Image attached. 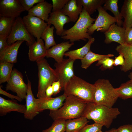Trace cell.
I'll return each mask as SVG.
<instances>
[{
	"instance_id": "ab89813d",
	"label": "cell",
	"mask_w": 132,
	"mask_h": 132,
	"mask_svg": "<svg viewBox=\"0 0 132 132\" xmlns=\"http://www.w3.org/2000/svg\"><path fill=\"white\" fill-rule=\"evenodd\" d=\"M53 91V95L55 96L62 90L61 85L59 80L54 82L51 85Z\"/></svg>"
},
{
	"instance_id": "74e56055",
	"label": "cell",
	"mask_w": 132,
	"mask_h": 132,
	"mask_svg": "<svg viewBox=\"0 0 132 132\" xmlns=\"http://www.w3.org/2000/svg\"><path fill=\"white\" fill-rule=\"evenodd\" d=\"M44 0H19L25 11H28L35 4L44 1Z\"/></svg>"
},
{
	"instance_id": "4316f807",
	"label": "cell",
	"mask_w": 132,
	"mask_h": 132,
	"mask_svg": "<svg viewBox=\"0 0 132 132\" xmlns=\"http://www.w3.org/2000/svg\"><path fill=\"white\" fill-rule=\"evenodd\" d=\"M105 0H77L78 5L82 7L89 15L94 13L104 3Z\"/></svg>"
},
{
	"instance_id": "7a4b0ae2",
	"label": "cell",
	"mask_w": 132,
	"mask_h": 132,
	"mask_svg": "<svg viewBox=\"0 0 132 132\" xmlns=\"http://www.w3.org/2000/svg\"><path fill=\"white\" fill-rule=\"evenodd\" d=\"M87 103L73 95H69L63 106L57 110H50L49 115L54 121L78 118L82 116Z\"/></svg>"
},
{
	"instance_id": "f1b7e54d",
	"label": "cell",
	"mask_w": 132,
	"mask_h": 132,
	"mask_svg": "<svg viewBox=\"0 0 132 132\" xmlns=\"http://www.w3.org/2000/svg\"><path fill=\"white\" fill-rule=\"evenodd\" d=\"M118 0H105L103 7L106 11L109 10L112 12L116 20V24L121 26L123 22L122 20L123 18L121 16L118 10Z\"/></svg>"
},
{
	"instance_id": "ba28073f",
	"label": "cell",
	"mask_w": 132,
	"mask_h": 132,
	"mask_svg": "<svg viewBox=\"0 0 132 132\" xmlns=\"http://www.w3.org/2000/svg\"><path fill=\"white\" fill-rule=\"evenodd\" d=\"M7 90L16 93L22 99H25L28 89L27 84L24 82L22 74L15 69L13 70L10 79L6 87Z\"/></svg>"
},
{
	"instance_id": "9c48e42d",
	"label": "cell",
	"mask_w": 132,
	"mask_h": 132,
	"mask_svg": "<svg viewBox=\"0 0 132 132\" xmlns=\"http://www.w3.org/2000/svg\"><path fill=\"white\" fill-rule=\"evenodd\" d=\"M97 10L98 12V16L94 23L88 29V33L90 35L96 30L104 33L111 25L117 22L115 17L109 14L101 6Z\"/></svg>"
},
{
	"instance_id": "e575fe53",
	"label": "cell",
	"mask_w": 132,
	"mask_h": 132,
	"mask_svg": "<svg viewBox=\"0 0 132 132\" xmlns=\"http://www.w3.org/2000/svg\"><path fill=\"white\" fill-rule=\"evenodd\" d=\"M114 62L113 59L109 57H106L98 61L95 65L100 66L99 69L101 70H105L107 69H112L113 68Z\"/></svg>"
},
{
	"instance_id": "7bdbcfd3",
	"label": "cell",
	"mask_w": 132,
	"mask_h": 132,
	"mask_svg": "<svg viewBox=\"0 0 132 132\" xmlns=\"http://www.w3.org/2000/svg\"><path fill=\"white\" fill-rule=\"evenodd\" d=\"M0 94L6 96L11 99H15L20 102H21L22 100V99L17 96L12 95L4 90L2 89L1 86L0 87Z\"/></svg>"
},
{
	"instance_id": "5b68a950",
	"label": "cell",
	"mask_w": 132,
	"mask_h": 132,
	"mask_svg": "<svg viewBox=\"0 0 132 132\" xmlns=\"http://www.w3.org/2000/svg\"><path fill=\"white\" fill-rule=\"evenodd\" d=\"M94 84L95 89L93 102L97 105L112 108L119 98L115 88L107 79H99Z\"/></svg>"
},
{
	"instance_id": "7c38bea8",
	"label": "cell",
	"mask_w": 132,
	"mask_h": 132,
	"mask_svg": "<svg viewBox=\"0 0 132 132\" xmlns=\"http://www.w3.org/2000/svg\"><path fill=\"white\" fill-rule=\"evenodd\" d=\"M25 11L19 0H0V16L16 18Z\"/></svg>"
},
{
	"instance_id": "8992f818",
	"label": "cell",
	"mask_w": 132,
	"mask_h": 132,
	"mask_svg": "<svg viewBox=\"0 0 132 132\" xmlns=\"http://www.w3.org/2000/svg\"><path fill=\"white\" fill-rule=\"evenodd\" d=\"M38 69V84L37 97L38 98L46 95L45 92L47 87L54 81L59 80L58 75L55 69L50 66L44 58L36 61Z\"/></svg>"
},
{
	"instance_id": "d590c367",
	"label": "cell",
	"mask_w": 132,
	"mask_h": 132,
	"mask_svg": "<svg viewBox=\"0 0 132 132\" xmlns=\"http://www.w3.org/2000/svg\"><path fill=\"white\" fill-rule=\"evenodd\" d=\"M103 126L96 123L87 124L78 132H98L101 131Z\"/></svg>"
},
{
	"instance_id": "f6af8a7d",
	"label": "cell",
	"mask_w": 132,
	"mask_h": 132,
	"mask_svg": "<svg viewBox=\"0 0 132 132\" xmlns=\"http://www.w3.org/2000/svg\"><path fill=\"white\" fill-rule=\"evenodd\" d=\"M46 96L48 98L51 97L53 95V91L51 85L48 86L46 89L45 92Z\"/></svg>"
},
{
	"instance_id": "3957f363",
	"label": "cell",
	"mask_w": 132,
	"mask_h": 132,
	"mask_svg": "<svg viewBox=\"0 0 132 132\" xmlns=\"http://www.w3.org/2000/svg\"><path fill=\"white\" fill-rule=\"evenodd\" d=\"M96 19L91 17L83 9L74 25L71 28L64 30L61 36V38L69 40L71 43L80 40L84 41L92 38L88 33V28Z\"/></svg>"
},
{
	"instance_id": "44dd1931",
	"label": "cell",
	"mask_w": 132,
	"mask_h": 132,
	"mask_svg": "<svg viewBox=\"0 0 132 132\" xmlns=\"http://www.w3.org/2000/svg\"><path fill=\"white\" fill-rule=\"evenodd\" d=\"M25 105L19 104L12 100L6 99L0 97V115H5L11 111H16L24 114L26 111Z\"/></svg>"
},
{
	"instance_id": "d4e9b609",
	"label": "cell",
	"mask_w": 132,
	"mask_h": 132,
	"mask_svg": "<svg viewBox=\"0 0 132 132\" xmlns=\"http://www.w3.org/2000/svg\"><path fill=\"white\" fill-rule=\"evenodd\" d=\"M120 14L124 18L122 24L125 29L132 27V0H125L122 6Z\"/></svg>"
},
{
	"instance_id": "c3c4849f",
	"label": "cell",
	"mask_w": 132,
	"mask_h": 132,
	"mask_svg": "<svg viewBox=\"0 0 132 132\" xmlns=\"http://www.w3.org/2000/svg\"><path fill=\"white\" fill-rule=\"evenodd\" d=\"M102 132V131L101 130V131H99V132Z\"/></svg>"
},
{
	"instance_id": "52a82bcc",
	"label": "cell",
	"mask_w": 132,
	"mask_h": 132,
	"mask_svg": "<svg viewBox=\"0 0 132 132\" xmlns=\"http://www.w3.org/2000/svg\"><path fill=\"white\" fill-rule=\"evenodd\" d=\"M19 41H25L29 45L35 41L33 37L29 32L20 17L16 18L10 33L7 37L8 45H11Z\"/></svg>"
},
{
	"instance_id": "603a6c76",
	"label": "cell",
	"mask_w": 132,
	"mask_h": 132,
	"mask_svg": "<svg viewBox=\"0 0 132 132\" xmlns=\"http://www.w3.org/2000/svg\"><path fill=\"white\" fill-rule=\"evenodd\" d=\"M82 9V6L77 5L76 0H69L61 11L69 17L70 22H75L78 19Z\"/></svg>"
},
{
	"instance_id": "f35d334b",
	"label": "cell",
	"mask_w": 132,
	"mask_h": 132,
	"mask_svg": "<svg viewBox=\"0 0 132 132\" xmlns=\"http://www.w3.org/2000/svg\"><path fill=\"white\" fill-rule=\"evenodd\" d=\"M124 39V44L132 45V27L125 29Z\"/></svg>"
},
{
	"instance_id": "9a60e30c",
	"label": "cell",
	"mask_w": 132,
	"mask_h": 132,
	"mask_svg": "<svg viewBox=\"0 0 132 132\" xmlns=\"http://www.w3.org/2000/svg\"><path fill=\"white\" fill-rule=\"evenodd\" d=\"M27 79L28 89L25 99L26 109L24 115L25 119L32 120L39 112L37 106L36 99L34 97L32 90L31 82L28 78Z\"/></svg>"
},
{
	"instance_id": "b9f144b4",
	"label": "cell",
	"mask_w": 132,
	"mask_h": 132,
	"mask_svg": "<svg viewBox=\"0 0 132 132\" xmlns=\"http://www.w3.org/2000/svg\"><path fill=\"white\" fill-rule=\"evenodd\" d=\"M7 40V37L0 36V52L3 51L9 45Z\"/></svg>"
},
{
	"instance_id": "4fadbf2b",
	"label": "cell",
	"mask_w": 132,
	"mask_h": 132,
	"mask_svg": "<svg viewBox=\"0 0 132 132\" xmlns=\"http://www.w3.org/2000/svg\"><path fill=\"white\" fill-rule=\"evenodd\" d=\"M67 96L64 93L55 98H48L45 95L37 99L36 102L39 112L45 110H57L63 105Z\"/></svg>"
},
{
	"instance_id": "7402d4cb",
	"label": "cell",
	"mask_w": 132,
	"mask_h": 132,
	"mask_svg": "<svg viewBox=\"0 0 132 132\" xmlns=\"http://www.w3.org/2000/svg\"><path fill=\"white\" fill-rule=\"evenodd\" d=\"M116 50L119 54L123 56L125 61L124 64L121 66V70L126 72L132 69V45L124 44L117 46Z\"/></svg>"
},
{
	"instance_id": "bcb514c9",
	"label": "cell",
	"mask_w": 132,
	"mask_h": 132,
	"mask_svg": "<svg viewBox=\"0 0 132 132\" xmlns=\"http://www.w3.org/2000/svg\"><path fill=\"white\" fill-rule=\"evenodd\" d=\"M105 132H118L117 129L113 128L110 130L106 131Z\"/></svg>"
},
{
	"instance_id": "836d02e7",
	"label": "cell",
	"mask_w": 132,
	"mask_h": 132,
	"mask_svg": "<svg viewBox=\"0 0 132 132\" xmlns=\"http://www.w3.org/2000/svg\"><path fill=\"white\" fill-rule=\"evenodd\" d=\"M66 120L57 119L54 120L51 125L48 128L43 130L42 132H65Z\"/></svg>"
},
{
	"instance_id": "5bb4252c",
	"label": "cell",
	"mask_w": 132,
	"mask_h": 132,
	"mask_svg": "<svg viewBox=\"0 0 132 132\" xmlns=\"http://www.w3.org/2000/svg\"><path fill=\"white\" fill-rule=\"evenodd\" d=\"M125 30L123 27L119 26L115 23H113L104 32L105 43L109 44L112 42H115L120 45L123 44L124 43Z\"/></svg>"
},
{
	"instance_id": "ac0fdd59",
	"label": "cell",
	"mask_w": 132,
	"mask_h": 132,
	"mask_svg": "<svg viewBox=\"0 0 132 132\" xmlns=\"http://www.w3.org/2000/svg\"><path fill=\"white\" fill-rule=\"evenodd\" d=\"M52 8V5L44 0L33 6L28 11V14L37 17L47 22Z\"/></svg>"
},
{
	"instance_id": "7dc6e473",
	"label": "cell",
	"mask_w": 132,
	"mask_h": 132,
	"mask_svg": "<svg viewBox=\"0 0 132 132\" xmlns=\"http://www.w3.org/2000/svg\"><path fill=\"white\" fill-rule=\"evenodd\" d=\"M128 76L130 80L132 81V71L130 74Z\"/></svg>"
},
{
	"instance_id": "2e32d148",
	"label": "cell",
	"mask_w": 132,
	"mask_h": 132,
	"mask_svg": "<svg viewBox=\"0 0 132 132\" xmlns=\"http://www.w3.org/2000/svg\"><path fill=\"white\" fill-rule=\"evenodd\" d=\"M70 22L68 16L64 14L61 11H56L51 12L47 22L48 24H53L56 29V35L61 36L65 30L64 25Z\"/></svg>"
},
{
	"instance_id": "60d3db41",
	"label": "cell",
	"mask_w": 132,
	"mask_h": 132,
	"mask_svg": "<svg viewBox=\"0 0 132 132\" xmlns=\"http://www.w3.org/2000/svg\"><path fill=\"white\" fill-rule=\"evenodd\" d=\"M124 59L123 55L121 54L118 56L115 57L114 60V66H117L120 65L121 66H123L124 64Z\"/></svg>"
},
{
	"instance_id": "ffe728a7",
	"label": "cell",
	"mask_w": 132,
	"mask_h": 132,
	"mask_svg": "<svg viewBox=\"0 0 132 132\" xmlns=\"http://www.w3.org/2000/svg\"><path fill=\"white\" fill-rule=\"evenodd\" d=\"M29 48L28 57L31 61H36L46 56L47 50L41 38L29 45Z\"/></svg>"
},
{
	"instance_id": "484cf974",
	"label": "cell",
	"mask_w": 132,
	"mask_h": 132,
	"mask_svg": "<svg viewBox=\"0 0 132 132\" xmlns=\"http://www.w3.org/2000/svg\"><path fill=\"white\" fill-rule=\"evenodd\" d=\"M88 121L86 117H80L66 120L65 132H78L87 124Z\"/></svg>"
},
{
	"instance_id": "8fae6325",
	"label": "cell",
	"mask_w": 132,
	"mask_h": 132,
	"mask_svg": "<svg viewBox=\"0 0 132 132\" xmlns=\"http://www.w3.org/2000/svg\"><path fill=\"white\" fill-rule=\"evenodd\" d=\"M29 32L37 40L41 38V35L47 26L48 24L37 17L28 14L22 18Z\"/></svg>"
},
{
	"instance_id": "4dcf8cb0",
	"label": "cell",
	"mask_w": 132,
	"mask_h": 132,
	"mask_svg": "<svg viewBox=\"0 0 132 132\" xmlns=\"http://www.w3.org/2000/svg\"><path fill=\"white\" fill-rule=\"evenodd\" d=\"M115 88L119 98L124 100L132 98V80L121 84L119 87Z\"/></svg>"
},
{
	"instance_id": "ee69618b",
	"label": "cell",
	"mask_w": 132,
	"mask_h": 132,
	"mask_svg": "<svg viewBox=\"0 0 132 132\" xmlns=\"http://www.w3.org/2000/svg\"><path fill=\"white\" fill-rule=\"evenodd\" d=\"M118 132H132V124L121 126L117 129Z\"/></svg>"
},
{
	"instance_id": "8d00e7d4",
	"label": "cell",
	"mask_w": 132,
	"mask_h": 132,
	"mask_svg": "<svg viewBox=\"0 0 132 132\" xmlns=\"http://www.w3.org/2000/svg\"><path fill=\"white\" fill-rule=\"evenodd\" d=\"M69 0H52V12L61 11Z\"/></svg>"
},
{
	"instance_id": "d6986e66",
	"label": "cell",
	"mask_w": 132,
	"mask_h": 132,
	"mask_svg": "<svg viewBox=\"0 0 132 132\" xmlns=\"http://www.w3.org/2000/svg\"><path fill=\"white\" fill-rule=\"evenodd\" d=\"M17 41L9 45L3 51L0 52V62H8L12 63L17 62L18 50L20 45L24 42Z\"/></svg>"
},
{
	"instance_id": "277c9868",
	"label": "cell",
	"mask_w": 132,
	"mask_h": 132,
	"mask_svg": "<svg viewBox=\"0 0 132 132\" xmlns=\"http://www.w3.org/2000/svg\"><path fill=\"white\" fill-rule=\"evenodd\" d=\"M95 89L94 84L90 83L75 75L64 87V93L73 95L87 103L93 102Z\"/></svg>"
},
{
	"instance_id": "1f68e13d",
	"label": "cell",
	"mask_w": 132,
	"mask_h": 132,
	"mask_svg": "<svg viewBox=\"0 0 132 132\" xmlns=\"http://www.w3.org/2000/svg\"><path fill=\"white\" fill-rule=\"evenodd\" d=\"M13 64L8 62H0V84L7 82L11 77Z\"/></svg>"
},
{
	"instance_id": "cb8c5ba5",
	"label": "cell",
	"mask_w": 132,
	"mask_h": 132,
	"mask_svg": "<svg viewBox=\"0 0 132 132\" xmlns=\"http://www.w3.org/2000/svg\"><path fill=\"white\" fill-rule=\"evenodd\" d=\"M95 40L93 37L89 39L87 43L82 47L66 52L64 54V56L74 60L77 59L81 60L90 51L91 46L94 43Z\"/></svg>"
},
{
	"instance_id": "83f0119b",
	"label": "cell",
	"mask_w": 132,
	"mask_h": 132,
	"mask_svg": "<svg viewBox=\"0 0 132 132\" xmlns=\"http://www.w3.org/2000/svg\"><path fill=\"white\" fill-rule=\"evenodd\" d=\"M114 56V55L111 54L107 55L98 54L93 52L90 50L83 59L81 60V66L83 68L87 69L92 63L96 61H98L105 57H110Z\"/></svg>"
},
{
	"instance_id": "d6a6232c",
	"label": "cell",
	"mask_w": 132,
	"mask_h": 132,
	"mask_svg": "<svg viewBox=\"0 0 132 132\" xmlns=\"http://www.w3.org/2000/svg\"><path fill=\"white\" fill-rule=\"evenodd\" d=\"M51 24H48L47 27L43 33L41 38L45 42V45L47 50L56 44L54 35V26L50 27Z\"/></svg>"
},
{
	"instance_id": "30bf717a",
	"label": "cell",
	"mask_w": 132,
	"mask_h": 132,
	"mask_svg": "<svg viewBox=\"0 0 132 132\" xmlns=\"http://www.w3.org/2000/svg\"><path fill=\"white\" fill-rule=\"evenodd\" d=\"M75 60L69 58L64 59L60 63L54 64L55 69L57 73L61 85L62 90L69 80L75 75L73 64Z\"/></svg>"
},
{
	"instance_id": "6da1fadb",
	"label": "cell",
	"mask_w": 132,
	"mask_h": 132,
	"mask_svg": "<svg viewBox=\"0 0 132 132\" xmlns=\"http://www.w3.org/2000/svg\"><path fill=\"white\" fill-rule=\"evenodd\" d=\"M120 113L117 108L97 105L92 102L87 103L82 116L108 128L113 120Z\"/></svg>"
},
{
	"instance_id": "e0dca14e",
	"label": "cell",
	"mask_w": 132,
	"mask_h": 132,
	"mask_svg": "<svg viewBox=\"0 0 132 132\" xmlns=\"http://www.w3.org/2000/svg\"><path fill=\"white\" fill-rule=\"evenodd\" d=\"M74 44L67 41L56 44L47 50L46 57L54 58L56 62H60L64 59L65 53Z\"/></svg>"
},
{
	"instance_id": "f546056e",
	"label": "cell",
	"mask_w": 132,
	"mask_h": 132,
	"mask_svg": "<svg viewBox=\"0 0 132 132\" xmlns=\"http://www.w3.org/2000/svg\"><path fill=\"white\" fill-rule=\"evenodd\" d=\"M15 19L0 16V36L7 37L8 36Z\"/></svg>"
}]
</instances>
